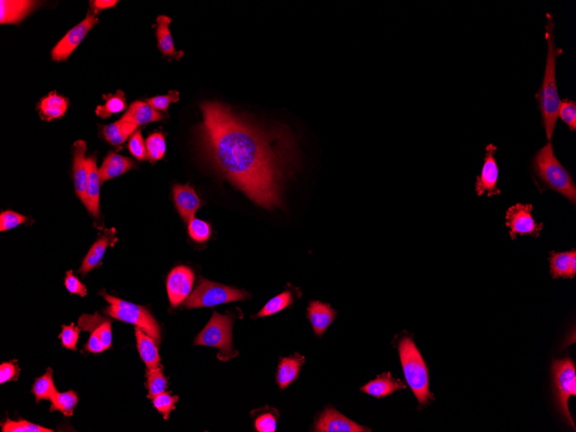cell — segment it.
I'll use <instances>...</instances> for the list:
<instances>
[{
	"instance_id": "obj_1",
	"label": "cell",
	"mask_w": 576,
	"mask_h": 432,
	"mask_svg": "<svg viewBox=\"0 0 576 432\" xmlns=\"http://www.w3.org/2000/svg\"><path fill=\"white\" fill-rule=\"evenodd\" d=\"M201 110L198 133L214 167L258 205L281 206L283 181L297 164L291 133L258 126L221 103H203Z\"/></svg>"
},
{
	"instance_id": "obj_2",
	"label": "cell",
	"mask_w": 576,
	"mask_h": 432,
	"mask_svg": "<svg viewBox=\"0 0 576 432\" xmlns=\"http://www.w3.org/2000/svg\"><path fill=\"white\" fill-rule=\"evenodd\" d=\"M547 20L548 21L546 24V40L548 44V54H547L544 80L536 94V99L541 111L542 126L545 128L547 139L551 141L556 129L561 104L557 89V61L563 51L555 44L552 16L547 14Z\"/></svg>"
},
{
	"instance_id": "obj_3",
	"label": "cell",
	"mask_w": 576,
	"mask_h": 432,
	"mask_svg": "<svg viewBox=\"0 0 576 432\" xmlns=\"http://www.w3.org/2000/svg\"><path fill=\"white\" fill-rule=\"evenodd\" d=\"M532 169L536 176L547 188L555 191L575 205L576 186L567 169L555 155L552 142L537 151L532 160Z\"/></svg>"
},
{
	"instance_id": "obj_4",
	"label": "cell",
	"mask_w": 576,
	"mask_h": 432,
	"mask_svg": "<svg viewBox=\"0 0 576 432\" xmlns=\"http://www.w3.org/2000/svg\"><path fill=\"white\" fill-rule=\"evenodd\" d=\"M399 352L402 368L405 379L413 390L414 396L422 405L428 403L429 398H434L429 390L428 367L412 338L400 340Z\"/></svg>"
},
{
	"instance_id": "obj_5",
	"label": "cell",
	"mask_w": 576,
	"mask_h": 432,
	"mask_svg": "<svg viewBox=\"0 0 576 432\" xmlns=\"http://www.w3.org/2000/svg\"><path fill=\"white\" fill-rule=\"evenodd\" d=\"M101 295L110 305L105 309V313L118 321L129 323L140 328L145 333L151 336L156 343H161L158 323L145 307L120 300L105 292H101Z\"/></svg>"
},
{
	"instance_id": "obj_6",
	"label": "cell",
	"mask_w": 576,
	"mask_h": 432,
	"mask_svg": "<svg viewBox=\"0 0 576 432\" xmlns=\"http://www.w3.org/2000/svg\"><path fill=\"white\" fill-rule=\"evenodd\" d=\"M233 318L214 311L213 317L196 340V346H210L219 350L218 359L223 361L234 358L238 354L232 346Z\"/></svg>"
},
{
	"instance_id": "obj_7",
	"label": "cell",
	"mask_w": 576,
	"mask_h": 432,
	"mask_svg": "<svg viewBox=\"0 0 576 432\" xmlns=\"http://www.w3.org/2000/svg\"><path fill=\"white\" fill-rule=\"evenodd\" d=\"M247 297L248 293L244 291L203 279L193 293L186 298L184 306L189 309L213 307L226 303L243 301Z\"/></svg>"
},
{
	"instance_id": "obj_8",
	"label": "cell",
	"mask_w": 576,
	"mask_h": 432,
	"mask_svg": "<svg viewBox=\"0 0 576 432\" xmlns=\"http://www.w3.org/2000/svg\"><path fill=\"white\" fill-rule=\"evenodd\" d=\"M553 378L555 396L559 412L565 418L566 422L575 430L573 419L569 410L570 398L576 396V373L575 365L570 357L562 360L554 361Z\"/></svg>"
},
{
	"instance_id": "obj_9",
	"label": "cell",
	"mask_w": 576,
	"mask_h": 432,
	"mask_svg": "<svg viewBox=\"0 0 576 432\" xmlns=\"http://www.w3.org/2000/svg\"><path fill=\"white\" fill-rule=\"evenodd\" d=\"M533 207L530 204H516L510 207L505 214V224L509 228V235L512 240L517 236H532L538 238L544 228V223H537L532 214Z\"/></svg>"
},
{
	"instance_id": "obj_10",
	"label": "cell",
	"mask_w": 576,
	"mask_h": 432,
	"mask_svg": "<svg viewBox=\"0 0 576 432\" xmlns=\"http://www.w3.org/2000/svg\"><path fill=\"white\" fill-rule=\"evenodd\" d=\"M496 151L497 147L494 144H488L486 147L482 172L476 178L475 186L478 196H482L486 193L488 197L501 194L498 188L499 167L495 157Z\"/></svg>"
},
{
	"instance_id": "obj_11",
	"label": "cell",
	"mask_w": 576,
	"mask_h": 432,
	"mask_svg": "<svg viewBox=\"0 0 576 432\" xmlns=\"http://www.w3.org/2000/svg\"><path fill=\"white\" fill-rule=\"evenodd\" d=\"M98 22V19L96 18V16L89 14L82 22L79 24L78 26L74 27L72 30H70L67 33V35L53 49V60H67L73 51H74V49H76L78 45L81 43V41L85 39V36L88 34L91 29H92L95 24H97Z\"/></svg>"
},
{
	"instance_id": "obj_12",
	"label": "cell",
	"mask_w": 576,
	"mask_h": 432,
	"mask_svg": "<svg viewBox=\"0 0 576 432\" xmlns=\"http://www.w3.org/2000/svg\"><path fill=\"white\" fill-rule=\"evenodd\" d=\"M194 282L192 269L185 266L173 268L169 273L167 289L170 304L173 307L180 306L188 298Z\"/></svg>"
},
{
	"instance_id": "obj_13",
	"label": "cell",
	"mask_w": 576,
	"mask_h": 432,
	"mask_svg": "<svg viewBox=\"0 0 576 432\" xmlns=\"http://www.w3.org/2000/svg\"><path fill=\"white\" fill-rule=\"evenodd\" d=\"M86 144L79 140L74 145V181L76 193L85 206H88L86 191L89 179V166L86 158Z\"/></svg>"
},
{
	"instance_id": "obj_14",
	"label": "cell",
	"mask_w": 576,
	"mask_h": 432,
	"mask_svg": "<svg viewBox=\"0 0 576 432\" xmlns=\"http://www.w3.org/2000/svg\"><path fill=\"white\" fill-rule=\"evenodd\" d=\"M315 430L323 432L370 431L368 428L358 425L333 408L326 409L322 413L316 422Z\"/></svg>"
},
{
	"instance_id": "obj_15",
	"label": "cell",
	"mask_w": 576,
	"mask_h": 432,
	"mask_svg": "<svg viewBox=\"0 0 576 432\" xmlns=\"http://www.w3.org/2000/svg\"><path fill=\"white\" fill-rule=\"evenodd\" d=\"M173 199L182 219L190 223L200 209L201 199L189 185H176L173 189Z\"/></svg>"
},
{
	"instance_id": "obj_16",
	"label": "cell",
	"mask_w": 576,
	"mask_h": 432,
	"mask_svg": "<svg viewBox=\"0 0 576 432\" xmlns=\"http://www.w3.org/2000/svg\"><path fill=\"white\" fill-rule=\"evenodd\" d=\"M550 271L553 279H573L576 275V251L550 252Z\"/></svg>"
},
{
	"instance_id": "obj_17",
	"label": "cell",
	"mask_w": 576,
	"mask_h": 432,
	"mask_svg": "<svg viewBox=\"0 0 576 432\" xmlns=\"http://www.w3.org/2000/svg\"><path fill=\"white\" fill-rule=\"evenodd\" d=\"M79 327L82 331L97 334L106 350L111 346L113 332H111V322L109 319L103 318L98 313L83 315L79 319Z\"/></svg>"
},
{
	"instance_id": "obj_18",
	"label": "cell",
	"mask_w": 576,
	"mask_h": 432,
	"mask_svg": "<svg viewBox=\"0 0 576 432\" xmlns=\"http://www.w3.org/2000/svg\"><path fill=\"white\" fill-rule=\"evenodd\" d=\"M115 230H108L99 238L90 248L88 255L83 261L80 272L86 275L91 270L97 268L101 263L103 256L110 244H113L117 238H115Z\"/></svg>"
},
{
	"instance_id": "obj_19",
	"label": "cell",
	"mask_w": 576,
	"mask_h": 432,
	"mask_svg": "<svg viewBox=\"0 0 576 432\" xmlns=\"http://www.w3.org/2000/svg\"><path fill=\"white\" fill-rule=\"evenodd\" d=\"M308 316L315 333L322 336L335 321L337 313L328 304H324L320 301H312L308 306Z\"/></svg>"
},
{
	"instance_id": "obj_20",
	"label": "cell",
	"mask_w": 576,
	"mask_h": 432,
	"mask_svg": "<svg viewBox=\"0 0 576 432\" xmlns=\"http://www.w3.org/2000/svg\"><path fill=\"white\" fill-rule=\"evenodd\" d=\"M407 388V386L400 380H396L390 373H383L377 376L376 380L371 381L362 388V392L375 398L386 397L390 394Z\"/></svg>"
},
{
	"instance_id": "obj_21",
	"label": "cell",
	"mask_w": 576,
	"mask_h": 432,
	"mask_svg": "<svg viewBox=\"0 0 576 432\" xmlns=\"http://www.w3.org/2000/svg\"><path fill=\"white\" fill-rule=\"evenodd\" d=\"M163 118V115L149 106L148 103L136 101L131 104L121 119L124 122L139 126L145 124L161 121Z\"/></svg>"
},
{
	"instance_id": "obj_22",
	"label": "cell",
	"mask_w": 576,
	"mask_h": 432,
	"mask_svg": "<svg viewBox=\"0 0 576 432\" xmlns=\"http://www.w3.org/2000/svg\"><path fill=\"white\" fill-rule=\"evenodd\" d=\"M133 161L131 160L130 158L111 152L103 161L101 168L98 169L101 184L111 180V179L122 176L124 173L129 171L133 167Z\"/></svg>"
},
{
	"instance_id": "obj_23",
	"label": "cell",
	"mask_w": 576,
	"mask_h": 432,
	"mask_svg": "<svg viewBox=\"0 0 576 432\" xmlns=\"http://www.w3.org/2000/svg\"><path fill=\"white\" fill-rule=\"evenodd\" d=\"M136 338L141 358L148 369L158 367L161 359L156 341L138 327L136 328Z\"/></svg>"
},
{
	"instance_id": "obj_24",
	"label": "cell",
	"mask_w": 576,
	"mask_h": 432,
	"mask_svg": "<svg viewBox=\"0 0 576 432\" xmlns=\"http://www.w3.org/2000/svg\"><path fill=\"white\" fill-rule=\"evenodd\" d=\"M89 166V179L88 191H86V199H88V209L89 213L95 218L99 216V185H101V178H99L97 168L96 156H92L88 158Z\"/></svg>"
},
{
	"instance_id": "obj_25",
	"label": "cell",
	"mask_w": 576,
	"mask_h": 432,
	"mask_svg": "<svg viewBox=\"0 0 576 432\" xmlns=\"http://www.w3.org/2000/svg\"><path fill=\"white\" fill-rule=\"evenodd\" d=\"M304 363V357L298 354L281 359L276 376L277 383L281 389L288 388L297 379Z\"/></svg>"
},
{
	"instance_id": "obj_26",
	"label": "cell",
	"mask_w": 576,
	"mask_h": 432,
	"mask_svg": "<svg viewBox=\"0 0 576 432\" xmlns=\"http://www.w3.org/2000/svg\"><path fill=\"white\" fill-rule=\"evenodd\" d=\"M172 19L167 16H159L156 19L157 44L160 51L166 56H177L173 37L169 31V24Z\"/></svg>"
},
{
	"instance_id": "obj_27",
	"label": "cell",
	"mask_w": 576,
	"mask_h": 432,
	"mask_svg": "<svg viewBox=\"0 0 576 432\" xmlns=\"http://www.w3.org/2000/svg\"><path fill=\"white\" fill-rule=\"evenodd\" d=\"M40 114L47 121L59 119L68 110V101L56 93H51L40 103Z\"/></svg>"
},
{
	"instance_id": "obj_28",
	"label": "cell",
	"mask_w": 576,
	"mask_h": 432,
	"mask_svg": "<svg viewBox=\"0 0 576 432\" xmlns=\"http://www.w3.org/2000/svg\"><path fill=\"white\" fill-rule=\"evenodd\" d=\"M35 5L32 1H1V24L20 22Z\"/></svg>"
},
{
	"instance_id": "obj_29",
	"label": "cell",
	"mask_w": 576,
	"mask_h": 432,
	"mask_svg": "<svg viewBox=\"0 0 576 432\" xmlns=\"http://www.w3.org/2000/svg\"><path fill=\"white\" fill-rule=\"evenodd\" d=\"M78 401V396L76 392H57L55 396L51 398V412L58 411V412L64 414L66 417H71L74 414V410L77 406Z\"/></svg>"
},
{
	"instance_id": "obj_30",
	"label": "cell",
	"mask_w": 576,
	"mask_h": 432,
	"mask_svg": "<svg viewBox=\"0 0 576 432\" xmlns=\"http://www.w3.org/2000/svg\"><path fill=\"white\" fill-rule=\"evenodd\" d=\"M57 392L53 381V371L51 368H48L47 372L36 381L32 388V393H34L37 403L43 400L51 401V398Z\"/></svg>"
},
{
	"instance_id": "obj_31",
	"label": "cell",
	"mask_w": 576,
	"mask_h": 432,
	"mask_svg": "<svg viewBox=\"0 0 576 432\" xmlns=\"http://www.w3.org/2000/svg\"><path fill=\"white\" fill-rule=\"evenodd\" d=\"M103 98L106 99L105 106H98L96 109L99 117L107 119L126 109V97L122 91H118L116 94L103 95Z\"/></svg>"
},
{
	"instance_id": "obj_32",
	"label": "cell",
	"mask_w": 576,
	"mask_h": 432,
	"mask_svg": "<svg viewBox=\"0 0 576 432\" xmlns=\"http://www.w3.org/2000/svg\"><path fill=\"white\" fill-rule=\"evenodd\" d=\"M147 388L148 389V398H154L159 394L165 392L167 389L168 381L163 375V369L159 366L154 368H148L147 372Z\"/></svg>"
},
{
	"instance_id": "obj_33",
	"label": "cell",
	"mask_w": 576,
	"mask_h": 432,
	"mask_svg": "<svg viewBox=\"0 0 576 432\" xmlns=\"http://www.w3.org/2000/svg\"><path fill=\"white\" fill-rule=\"evenodd\" d=\"M293 301V298L291 292L287 291V292L277 295L271 301H268L258 316V317H268V316L279 313V311L287 308L288 306L291 305Z\"/></svg>"
},
{
	"instance_id": "obj_34",
	"label": "cell",
	"mask_w": 576,
	"mask_h": 432,
	"mask_svg": "<svg viewBox=\"0 0 576 432\" xmlns=\"http://www.w3.org/2000/svg\"><path fill=\"white\" fill-rule=\"evenodd\" d=\"M147 159L151 163L159 161L165 155L166 141L161 133H154L146 140Z\"/></svg>"
},
{
	"instance_id": "obj_35",
	"label": "cell",
	"mask_w": 576,
	"mask_h": 432,
	"mask_svg": "<svg viewBox=\"0 0 576 432\" xmlns=\"http://www.w3.org/2000/svg\"><path fill=\"white\" fill-rule=\"evenodd\" d=\"M2 431L4 432H53L51 429H48L44 426L36 425L26 421L20 419L19 421H12L10 419L3 423Z\"/></svg>"
},
{
	"instance_id": "obj_36",
	"label": "cell",
	"mask_w": 576,
	"mask_h": 432,
	"mask_svg": "<svg viewBox=\"0 0 576 432\" xmlns=\"http://www.w3.org/2000/svg\"><path fill=\"white\" fill-rule=\"evenodd\" d=\"M179 401V397L172 396L168 393H163L153 398V404L163 415L164 419L167 421L172 411L176 409V404Z\"/></svg>"
},
{
	"instance_id": "obj_37",
	"label": "cell",
	"mask_w": 576,
	"mask_h": 432,
	"mask_svg": "<svg viewBox=\"0 0 576 432\" xmlns=\"http://www.w3.org/2000/svg\"><path fill=\"white\" fill-rule=\"evenodd\" d=\"M188 232L193 240L198 243H205L210 238L211 230L208 223L201 219L193 218L189 223Z\"/></svg>"
},
{
	"instance_id": "obj_38",
	"label": "cell",
	"mask_w": 576,
	"mask_h": 432,
	"mask_svg": "<svg viewBox=\"0 0 576 432\" xmlns=\"http://www.w3.org/2000/svg\"><path fill=\"white\" fill-rule=\"evenodd\" d=\"M558 118L562 119L569 126L570 130H576V103L571 99L561 101L560 107L558 111Z\"/></svg>"
},
{
	"instance_id": "obj_39",
	"label": "cell",
	"mask_w": 576,
	"mask_h": 432,
	"mask_svg": "<svg viewBox=\"0 0 576 432\" xmlns=\"http://www.w3.org/2000/svg\"><path fill=\"white\" fill-rule=\"evenodd\" d=\"M80 331L81 328L74 326V323L70 326H62V331L59 336L62 346L69 348V350L76 351V344Z\"/></svg>"
},
{
	"instance_id": "obj_40",
	"label": "cell",
	"mask_w": 576,
	"mask_h": 432,
	"mask_svg": "<svg viewBox=\"0 0 576 432\" xmlns=\"http://www.w3.org/2000/svg\"><path fill=\"white\" fill-rule=\"evenodd\" d=\"M130 152L136 159L144 161L147 159L146 144L144 143L141 131H136L131 136L129 142Z\"/></svg>"
},
{
	"instance_id": "obj_41",
	"label": "cell",
	"mask_w": 576,
	"mask_h": 432,
	"mask_svg": "<svg viewBox=\"0 0 576 432\" xmlns=\"http://www.w3.org/2000/svg\"><path fill=\"white\" fill-rule=\"evenodd\" d=\"M180 94L177 91H171L168 95L164 96H156L154 98L147 99V103L149 106L154 108L155 110L163 111L167 112L168 107L172 103L179 101Z\"/></svg>"
},
{
	"instance_id": "obj_42",
	"label": "cell",
	"mask_w": 576,
	"mask_h": 432,
	"mask_svg": "<svg viewBox=\"0 0 576 432\" xmlns=\"http://www.w3.org/2000/svg\"><path fill=\"white\" fill-rule=\"evenodd\" d=\"M27 221V218L15 211H4L0 216V231H5L14 229L20 224Z\"/></svg>"
},
{
	"instance_id": "obj_43",
	"label": "cell",
	"mask_w": 576,
	"mask_h": 432,
	"mask_svg": "<svg viewBox=\"0 0 576 432\" xmlns=\"http://www.w3.org/2000/svg\"><path fill=\"white\" fill-rule=\"evenodd\" d=\"M65 286L66 288L71 294H78L81 297H85L88 294L85 285L82 284L78 278L74 276L72 271L67 272V276L65 278Z\"/></svg>"
},
{
	"instance_id": "obj_44",
	"label": "cell",
	"mask_w": 576,
	"mask_h": 432,
	"mask_svg": "<svg viewBox=\"0 0 576 432\" xmlns=\"http://www.w3.org/2000/svg\"><path fill=\"white\" fill-rule=\"evenodd\" d=\"M277 418L272 413L261 415L256 421V429L259 432H273L276 430Z\"/></svg>"
},
{
	"instance_id": "obj_45",
	"label": "cell",
	"mask_w": 576,
	"mask_h": 432,
	"mask_svg": "<svg viewBox=\"0 0 576 432\" xmlns=\"http://www.w3.org/2000/svg\"><path fill=\"white\" fill-rule=\"evenodd\" d=\"M19 373L20 369L14 363H2L0 366V383L4 384L11 380H18Z\"/></svg>"
},
{
	"instance_id": "obj_46",
	"label": "cell",
	"mask_w": 576,
	"mask_h": 432,
	"mask_svg": "<svg viewBox=\"0 0 576 432\" xmlns=\"http://www.w3.org/2000/svg\"><path fill=\"white\" fill-rule=\"evenodd\" d=\"M85 351L97 354V353L106 351V348L97 334L91 333L89 342L85 346Z\"/></svg>"
},
{
	"instance_id": "obj_47",
	"label": "cell",
	"mask_w": 576,
	"mask_h": 432,
	"mask_svg": "<svg viewBox=\"0 0 576 432\" xmlns=\"http://www.w3.org/2000/svg\"><path fill=\"white\" fill-rule=\"evenodd\" d=\"M123 126V122L122 119L118 120V122L111 124L109 126H106L103 128V134L105 136L106 141H110L115 138L117 136Z\"/></svg>"
},
{
	"instance_id": "obj_48",
	"label": "cell",
	"mask_w": 576,
	"mask_h": 432,
	"mask_svg": "<svg viewBox=\"0 0 576 432\" xmlns=\"http://www.w3.org/2000/svg\"><path fill=\"white\" fill-rule=\"evenodd\" d=\"M118 1L116 0H96L93 2V6L96 10H103L106 8L113 7Z\"/></svg>"
}]
</instances>
